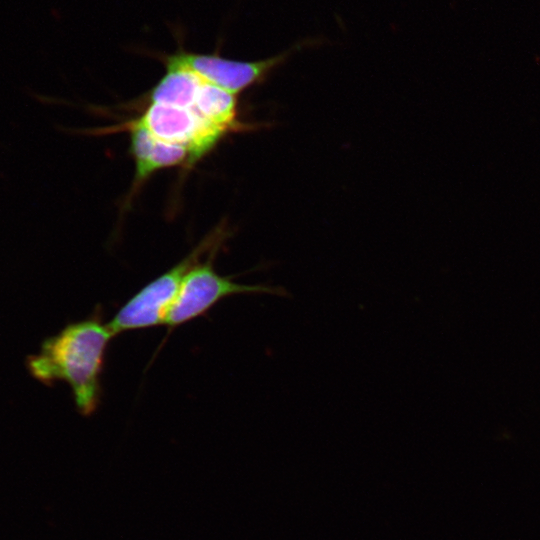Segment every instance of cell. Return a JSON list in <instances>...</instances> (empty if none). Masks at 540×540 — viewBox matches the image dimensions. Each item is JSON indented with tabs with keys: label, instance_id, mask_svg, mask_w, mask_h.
<instances>
[{
	"label": "cell",
	"instance_id": "cell-6",
	"mask_svg": "<svg viewBox=\"0 0 540 540\" xmlns=\"http://www.w3.org/2000/svg\"><path fill=\"white\" fill-rule=\"evenodd\" d=\"M117 129L129 133V150L135 164L131 194L159 170L191 166L190 153L184 146L160 140L133 120Z\"/></svg>",
	"mask_w": 540,
	"mask_h": 540
},
{
	"label": "cell",
	"instance_id": "cell-2",
	"mask_svg": "<svg viewBox=\"0 0 540 540\" xmlns=\"http://www.w3.org/2000/svg\"><path fill=\"white\" fill-rule=\"evenodd\" d=\"M227 235L226 227H216L186 257L135 293L107 323L113 334L165 324L189 271L205 255L217 253Z\"/></svg>",
	"mask_w": 540,
	"mask_h": 540
},
{
	"label": "cell",
	"instance_id": "cell-5",
	"mask_svg": "<svg viewBox=\"0 0 540 540\" xmlns=\"http://www.w3.org/2000/svg\"><path fill=\"white\" fill-rule=\"evenodd\" d=\"M132 120L160 140L184 146L190 153L191 166L228 135L190 109L156 102H148L141 115Z\"/></svg>",
	"mask_w": 540,
	"mask_h": 540
},
{
	"label": "cell",
	"instance_id": "cell-1",
	"mask_svg": "<svg viewBox=\"0 0 540 540\" xmlns=\"http://www.w3.org/2000/svg\"><path fill=\"white\" fill-rule=\"evenodd\" d=\"M114 336L99 315L70 323L28 358L29 372L46 385L66 382L78 412L91 415L100 403L105 355Z\"/></svg>",
	"mask_w": 540,
	"mask_h": 540
},
{
	"label": "cell",
	"instance_id": "cell-4",
	"mask_svg": "<svg viewBox=\"0 0 540 540\" xmlns=\"http://www.w3.org/2000/svg\"><path fill=\"white\" fill-rule=\"evenodd\" d=\"M215 255L196 264L185 277L165 324L170 328L182 325L205 314L221 299L237 294H276L284 291L266 285H246L218 274L213 267Z\"/></svg>",
	"mask_w": 540,
	"mask_h": 540
},
{
	"label": "cell",
	"instance_id": "cell-3",
	"mask_svg": "<svg viewBox=\"0 0 540 540\" xmlns=\"http://www.w3.org/2000/svg\"><path fill=\"white\" fill-rule=\"evenodd\" d=\"M297 45L279 55L258 61H240L223 57L218 52L201 54L179 47L172 54H161L166 68H179L193 72L203 80L233 94L262 82L289 55L300 48Z\"/></svg>",
	"mask_w": 540,
	"mask_h": 540
},
{
	"label": "cell",
	"instance_id": "cell-7",
	"mask_svg": "<svg viewBox=\"0 0 540 540\" xmlns=\"http://www.w3.org/2000/svg\"><path fill=\"white\" fill-rule=\"evenodd\" d=\"M202 81L189 70L166 68V73L149 91L148 101L192 110Z\"/></svg>",
	"mask_w": 540,
	"mask_h": 540
}]
</instances>
